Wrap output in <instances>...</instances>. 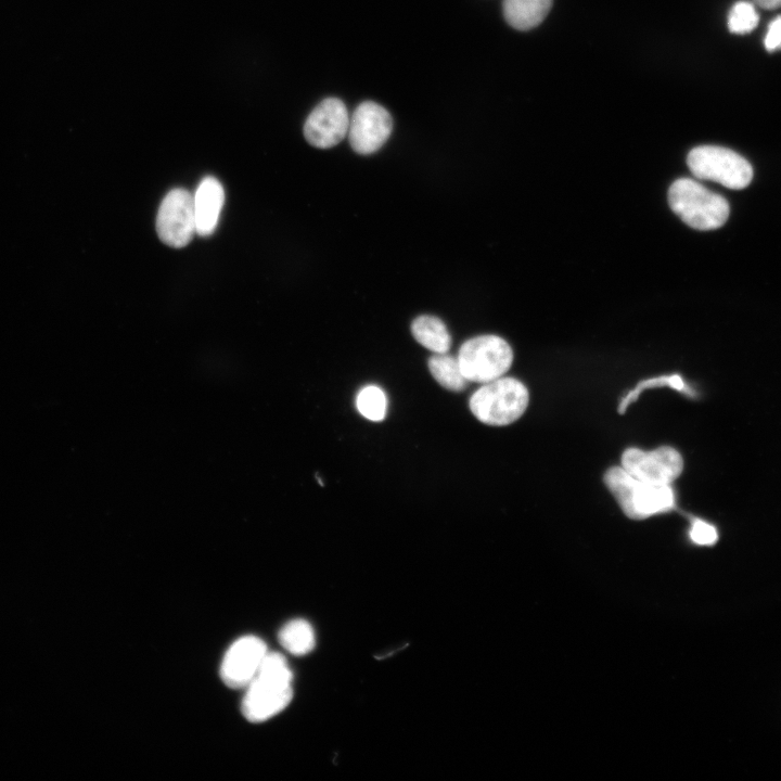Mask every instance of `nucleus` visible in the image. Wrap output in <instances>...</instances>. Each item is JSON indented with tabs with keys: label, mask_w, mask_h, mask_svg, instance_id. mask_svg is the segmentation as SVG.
I'll return each mask as SVG.
<instances>
[{
	"label": "nucleus",
	"mask_w": 781,
	"mask_h": 781,
	"mask_svg": "<svg viewBox=\"0 0 781 781\" xmlns=\"http://www.w3.org/2000/svg\"><path fill=\"white\" fill-rule=\"evenodd\" d=\"M349 119L342 100L327 98L308 115L304 125V136L315 148H332L348 133Z\"/></svg>",
	"instance_id": "10"
},
{
	"label": "nucleus",
	"mask_w": 781,
	"mask_h": 781,
	"mask_svg": "<svg viewBox=\"0 0 781 781\" xmlns=\"http://www.w3.org/2000/svg\"><path fill=\"white\" fill-rule=\"evenodd\" d=\"M756 5L766 10L781 8V0H753Z\"/></svg>",
	"instance_id": "22"
},
{
	"label": "nucleus",
	"mask_w": 781,
	"mask_h": 781,
	"mask_svg": "<svg viewBox=\"0 0 781 781\" xmlns=\"http://www.w3.org/2000/svg\"><path fill=\"white\" fill-rule=\"evenodd\" d=\"M427 364L432 376L446 389L461 392L465 388L469 381L462 373L458 357L447 353L435 354Z\"/></svg>",
	"instance_id": "16"
},
{
	"label": "nucleus",
	"mask_w": 781,
	"mask_h": 781,
	"mask_svg": "<svg viewBox=\"0 0 781 781\" xmlns=\"http://www.w3.org/2000/svg\"><path fill=\"white\" fill-rule=\"evenodd\" d=\"M604 482L623 512L632 520H643L669 511L675 504L670 485L656 486L643 483L623 468H612Z\"/></svg>",
	"instance_id": "3"
},
{
	"label": "nucleus",
	"mask_w": 781,
	"mask_h": 781,
	"mask_svg": "<svg viewBox=\"0 0 781 781\" xmlns=\"http://www.w3.org/2000/svg\"><path fill=\"white\" fill-rule=\"evenodd\" d=\"M687 164L694 177L732 190L746 188L753 178L751 164L737 152L724 146H696L689 152Z\"/></svg>",
	"instance_id": "5"
},
{
	"label": "nucleus",
	"mask_w": 781,
	"mask_h": 781,
	"mask_svg": "<svg viewBox=\"0 0 781 781\" xmlns=\"http://www.w3.org/2000/svg\"><path fill=\"white\" fill-rule=\"evenodd\" d=\"M266 643L258 637L244 636L234 641L220 665V677L232 689H245L255 677L265 655Z\"/></svg>",
	"instance_id": "11"
},
{
	"label": "nucleus",
	"mask_w": 781,
	"mask_h": 781,
	"mask_svg": "<svg viewBox=\"0 0 781 781\" xmlns=\"http://www.w3.org/2000/svg\"><path fill=\"white\" fill-rule=\"evenodd\" d=\"M764 44L769 52L781 50V15L769 23Z\"/></svg>",
	"instance_id": "21"
},
{
	"label": "nucleus",
	"mask_w": 781,
	"mask_h": 781,
	"mask_svg": "<svg viewBox=\"0 0 781 781\" xmlns=\"http://www.w3.org/2000/svg\"><path fill=\"white\" fill-rule=\"evenodd\" d=\"M691 540L699 546H712L718 539L716 528L702 520H694L690 529Z\"/></svg>",
	"instance_id": "20"
},
{
	"label": "nucleus",
	"mask_w": 781,
	"mask_h": 781,
	"mask_svg": "<svg viewBox=\"0 0 781 781\" xmlns=\"http://www.w3.org/2000/svg\"><path fill=\"white\" fill-rule=\"evenodd\" d=\"M293 674L283 655L267 652L255 677L245 688L242 713L252 722H261L282 712L292 701Z\"/></svg>",
	"instance_id": "1"
},
{
	"label": "nucleus",
	"mask_w": 781,
	"mask_h": 781,
	"mask_svg": "<svg viewBox=\"0 0 781 781\" xmlns=\"http://www.w3.org/2000/svg\"><path fill=\"white\" fill-rule=\"evenodd\" d=\"M528 390L513 377H499L485 383L470 398L474 417L488 425H508L516 421L528 405Z\"/></svg>",
	"instance_id": "4"
},
{
	"label": "nucleus",
	"mask_w": 781,
	"mask_h": 781,
	"mask_svg": "<svg viewBox=\"0 0 781 781\" xmlns=\"http://www.w3.org/2000/svg\"><path fill=\"white\" fill-rule=\"evenodd\" d=\"M668 203L684 223L702 231L720 228L730 213L724 196L690 178H679L671 183Z\"/></svg>",
	"instance_id": "2"
},
{
	"label": "nucleus",
	"mask_w": 781,
	"mask_h": 781,
	"mask_svg": "<svg viewBox=\"0 0 781 781\" xmlns=\"http://www.w3.org/2000/svg\"><path fill=\"white\" fill-rule=\"evenodd\" d=\"M279 641L289 653L303 656L315 649L316 635L307 620L297 618L287 622L280 629Z\"/></svg>",
	"instance_id": "15"
},
{
	"label": "nucleus",
	"mask_w": 781,
	"mask_h": 781,
	"mask_svg": "<svg viewBox=\"0 0 781 781\" xmlns=\"http://www.w3.org/2000/svg\"><path fill=\"white\" fill-rule=\"evenodd\" d=\"M661 385H669L678 390L684 389V384L682 379L679 375H671V376H660L656 379H652L649 381H644L640 383L635 390H632L624 400L622 401L619 406V412H624L627 405L638 397L639 393L646 388V387H653V386H661Z\"/></svg>",
	"instance_id": "19"
},
{
	"label": "nucleus",
	"mask_w": 781,
	"mask_h": 781,
	"mask_svg": "<svg viewBox=\"0 0 781 781\" xmlns=\"http://www.w3.org/2000/svg\"><path fill=\"white\" fill-rule=\"evenodd\" d=\"M551 5L552 0H503V15L510 26L528 30L543 21Z\"/></svg>",
	"instance_id": "13"
},
{
	"label": "nucleus",
	"mask_w": 781,
	"mask_h": 781,
	"mask_svg": "<svg viewBox=\"0 0 781 781\" xmlns=\"http://www.w3.org/2000/svg\"><path fill=\"white\" fill-rule=\"evenodd\" d=\"M414 340L435 354L447 353L451 345V336L445 323L437 317L419 316L411 323Z\"/></svg>",
	"instance_id": "14"
},
{
	"label": "nucleus",
	"mask_w": 781,
	"mask_h": 781,
	"mask_svg": "<svg viewBox=\"0 0 781 781\" xmlns=\"http://www.w3.org/2000/svg\"><path fill=\"white\" fill-rule=\"evenodd\" d=\"M392 128V116L385 107L372 101L362 102L349 119V143L358 154L374 153L386 142Z\"/></svg>",
	"instance_id": "9"
},
{
	"label": "nucleus",
	"mask_w": 781,
	"mask_h": 781,
	"mask_svg": "<svg viewBox=\"0 0 781 781\" xmlns=\"http://www.w3.org/2000/svg\"><path fill=\"white\" fill-rule=\"evenodd\" d=\"M622 468L635 478L656 486L670 485L682 472L681 454L669 446L652 451L628 448L622 456Z\"/></svg>",
	"instance_id": "8"
},
{
	"label": "nucleus",
	"mask_w": 781,
	"mask_h": 781,
	"mask_svg": "<svg viewBox=\"0 0 781 781\" xmlns=\"http://www.w3.org/2000/svg\"><path fill=\"white\" fill-rule=\"evenodd\" d=\"M193 199L196 233L201 236L210 235L216 229L223 206V188L216 178L205 177L200 182Z\"/></svg>",
	"instance_id": "12"
},
{
	"label": "nucleus",
	"mask_w": 781,
	"mask_h": 781,
	"mask_svg": "<svg viewBox=\"0 0 781 781\" xmlns=\"http://www.w3.org/2000/svg\"><path fill=\"white\" fill-rule=\"evenodd\" d=\"M457 357L468 381L485 384L501 377L510 369L513 351L502 337L481 335L465 341Z\"/></svg>",
	"instance_id": "6"
},
{
	"label": "nucleus",
	"mask_w": 781,
	"mask_h": 781,
	"mask_svg": "<svg viewBox=\"0 0 781 781\" xmlns=\"http://www.w3.org/2000/svg\"><path fill=\"white\" fill-rule=\"evenodd\" d=\"M358 411L371 421H381L386 412V397L384 392L374 385L362 388L356 399Z\"/></svg>",
	"instance_id": "17"
},
{
	"label": "nucleus",
	"mask_w": 781,
	"mask_h": 781,
	"mask_svg": "<svg viewBox=\"0 0 781 781\" xmlns=\"http://www.w3.org/2000/svg\"><path fill=\"white\" fill-rule=\"evenodd\" d=\"M156 231L163 243L185 246L196 233L194 199L184 189H174L164 197L157 213Z\"/></svg>",
	"instance_id": "7"
},
{
	"label": "nucleus",
	"mask_w": 781,
	"mask_h": 781,
	"mask_svg": "<svg viewBox=\"0 0 781 781\" xmlns=\"http://www.w3.org/2000/svg\"><path fill=\"white\" fill-rule=\"evenodd\" d=\"M758 22L755 5L748 1L735 2L728 14V29L732 34H748L757 27Z\"/></svg>",
	"instance_id": "18"
}]
</instances>
